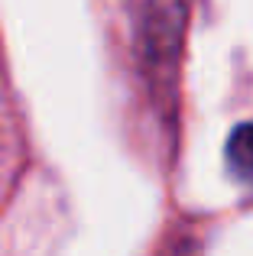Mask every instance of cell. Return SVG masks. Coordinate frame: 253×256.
Segmentation results:
<instances>
[{
    "instance_id": "6da1fadb",
    "label": "cell",
    "mask_w": 253,
    "mask_h": 256,
    "mask_svg": "<svg viewBox=\"0 0 253 256\" xmlns=\"http://www.w3.org/2000/svg\"><path fill=\"white\" fill-rule=\"evenodd\" d=\"M228 166L244 185L253 188V124H244L234 130L228 143Z\"/></svg>"
}]
</instances>
